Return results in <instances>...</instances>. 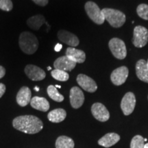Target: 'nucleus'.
<instances>
[{"instance_id":"f257e3e1","label":"nucleus","mask_w":148,"mask_h":148,"mask_svg":"<svg viewBox=\"0 0 148 148\" xmlns=\"http://www.w3.org/2000/svg\"><path fill=\"white\" fill-rule=\"evenodd\" d=\"M14 128L26 134H36L43 127V123L39 118L34 115H23L14 118L12 121Z\"/></svg>"},{"instance_id":"f03ea898","label":"nucleus","mask_w":148,"mask_h":148,"mask_svg":"<svg viewBox=\"0 0 148 148\" xmlns=\"http://www.w3.org/2000/svg\"><path fill=\"white\" fill-rule=\"evenodd\" d=\"M20 49L26 54L34 53L38 48V38L34 34L29 32H22L18 39Z\"/></svg>"},{"instance_id":"7ed1b4c3","label":"nucleus","mask_w":148,"mask_h":148,"mask_svg":"<svg viewBox=\"0 0 148 148\" xmlns=\"http://www.w3.org/2000/svg\"><path fill=\"white\" fill-rule=\"evenodd\" d=\"M105 20L113 27H120L125 23L126 17L125 14L120 10L112 8H103L101 10Z\"/></svg>"},{"instance_id":"20e7f679","label":"nucleus","mask_w":148,"mask_h":148,"mask_svg":"<svg viewBox=\"0 0 148 148\" xmlns=\"http://www.w3.org/2000/svg\"><path fill=\"white\" fill-rule=\"evenodd\" d=\"M84 8L88 17L94 23L98 24V25H101V24L103 23L105 21L104 16L102 13V11L95 2L87 1L85 3Z\"/></svg>"},{"instance_id":"39448f33","label":"nucleus","mask_w":148,"mask_h":148,"mask_svg":"<svg viewBox=\"0 0 148 148\" xmlns=\"http://www.w3.org/2000/svg\"><path fill=\"white\" fill-rule=\"evenodd\" d=\"M111 52L116 58L123 60L127 56V49L124 42L118 38H112L108 43Z\"/></svg>"},{"instance_id":"423d86ee","label":"nucleus","mask_w":148,"mask_h":148,"mask_svg":"<svg viewBox=\"0 0 148 148\" xmlns=\"http://www.w3.org/2000/svg\"><path fill=\"white\" fill-rule=\"evenodd\" d=\"M148 42V30L146 27L138 25L134 29L132 43L136 47L141 48L147 45Z\"/></svg>"},{"instance_id":"0eeeda50","label":"nucleus","mask_w":148,"mask_h":148,"mask_svg":"<svg viewBox=\"0 0 148 148\" xmlns=\"http://www.w3.org/2000/svg\"><path fill=\"white\" fill-rule=\"evenodd\" d=\"M136 105V97L132 92H127L121 102V108L125 115H130L134 111Z\"/></svg>"},{"instance_id":"6e6552de","label":"nucleus","mask_w":148,"mask_h":148,"mask_svg":"<svg viewBox=\"0 0 148 148\" xmlns=\"http://www.w3.org/2000/svg\"><path fill=\"white\" fill-rule=\"evenodd\" d=\"M128 73V69L126 66H120L112 72L110 75L111 81L116 86H120L126 81Z\"/></svg>"},{"instance_id":"1a4fd4ad","label":"nucleus","mask_w":148,"mask_h":148,"mask_svg":"<svg viewBox=\"0 0 148 148\" xmlns=\"http://www.w3.org/2000/svg\"><path fill=\"white\" fill-rule=\"evenodd\" d=\"M70 103L73 108L77 109L82 106L84 101V95L82 90L77 86H73L70 90Z\"/></svg>"},{"instance_id":"9d476101","label":"nucleus","mask_w":148,"mask_h":148,"mask_svg":"<svg viewBox=\"0 0 148 148\" xmlns=\"http://www.w3.org/2000/svg\"><path fill=\"white\" fill-rule=\"evenodd\" d=\"M25 73L32 81H40L45 78L46 73L43 69L34 64H27L25 67Z\"/></svg>"},{"instance_id":"9b49d317","label":"nucleus","mask_w":148,"mask_h":148,"mask_svg":"<svg viewBox=\"0 0 148 148\" xmlns=\"http://www.w3.org/2000/svg\"><path fill=\"white\" fill-rule=\"evenodd\" d=\"M91 112L94 117L98 121L104 122L110 118V113L106 106L101 103H95L91 107Z\"/></svg>"},{"instance_id":"f8f14e48","label":"nucleus","mask_w":148,"mask_h":148,"mask_svg":"<svg viewBox=\"0 0 148 148\" xmlns=\"http://www.w3.org/2000/svg\"><path fill=\"white\" fill-rule=\"evenodd\" d=\"M77 82L83 89L89 92H94L97 89V85L91 77L84 74H79L77 77Z\"/></svg>"},{"instance_id":"ddd939ff","label":"nucleus","mask_w":148,"mask_h":148,"mask_svg":"<svg viewBox=\"0 0 148 148\" xmlns=\"http://www.w3.org/2000/svg\"><path fill=\"white\" fill-rule=\"evenodd\" d=\"M76 64L66 56H64L57 58L54 61L53 66L55 69L62 70L64 71H71L75 67Z\"/></svg>"},{"instance_id":"4468645a","label":"nucleus","mask_w":148,"mask_h":148,"mask_svg":"<svg viewBox=\"0 0 148 148\" xmlns=\"http://www.w3.org/2000/svg\"><path fill=\"white\" fill-rule=\"evenodd\" d=\"M58 38L61 42L73 47H77L79 42L78 38L76 36V35L66 30L58 31Z\"/></svg>"},{"instance_id":"2eb2a0df","label":"nucleus","mask_w":148,"mask_h":148,"mask_svg":"<svg viewBox=\"0 0 148 148\" xmlns=\"http://www.w3.org/2000/svg\"><path fill=\"white\" fill-rule=\"evenodd\" d=\"M16 102L20 106L25 107L32 99V92L31 90L27 86H23L18 90L16 95Z\"/></svg>"},{"instance_id":"dca6fc26","label":"nucleus","mask_w":148,"mask_h":148,"mask_svg":"<svg viewBox=\"0 0 148 148\" xmlns=\"http://www.w3.org/2000/svg\"><path fill=\"white\" fill-rule=\"evenodd\" d=\"M65 56L75 63H82L86 60V54L84 51L74 47H68L66 50Z\"/></svg>"},{"instance_id":"f3484780","label":"nucleus","mask_w":148,"mask_h":148,"mask_svg":"<svg viewBox=\"0 0 148 148\" xmlns=\"http://www.w3.org/2000/svg\"><path fill=\"white\" fill-rule=\"evenodd\" d=\"M136 73L138 79L143 82L148 83V67L147 62L140 59L136 64Z\"/></svg>"},{"instance_id":"a211bd4d","label":"nucleus","mask_w":148,"mask_h":148,"mask_svg":"<svg viewBox=\"0 0 148 148\" xmlns=\"http://www.w3.org/2000/svg\"><path fill=\"white\" fill-rule=\"evenodd\" d=\"M30 105L33 108L42 112H47L49 109V103L45 97L35 96L31 99Z\"/></svg>"},{"instance_id":"6ab92c4d","label":"nucleus","mask_w":148,"mask_h":148,"mask_svg":"<svg viewBox=\"0 0 148 148\" xmlns=\"http://www.w3.org/2000/svg\"><path fill=\"white\" fill-rule=\"evenodd\" d=\"M119 140L120 136L119 134L116 133H108L98 140V144L103 147L108 148L114 145Z\"/></svg>"},{"instance_id":"aec40b11","label":"nucleus","mask_w":148,"mask_h":148,"mask_svg":"<svg viewBox=\"0 0 148 148\" xmlns=\"http://www.w3.org/2000/svg\"><path fill=\"white\" fill-rule=\"evenodd\" d=\"M66 116V111L62 108H57L50 111L47 114L49 121L53 123H60L65 119Z\"/></svg>"},{"instance_id":"412c9836","label":"nucleus","mask_w":148,"mask_h":148,"mask_svg":"<svg viewBox=\"0 0 148 148\" xmlns=\"http://www.w3.org/2000/svg\"><path fill=\"white\" fill-rule=\"evenodd\" d=\"M45 22V17L41 14H37L27 20V25L33 30H38Z\"/></svg>"},{"instance_id":"4be33fe9","label":"nucleus","mask_w":148,"mask_h":148,"mask_svg":"<svg viewBox=\"0 0 148 148\" xmlns=\"http://www.w3.org/2000/svg\"><path fill=\"white\" fill-rule=\"evenodd\" d=\"M74 142L72 138L66 136H60L56 141V148H73Z\"/></svg>"},{"instance_id":"5701e85b","label":"nucleus","mask_w":148,"mask_h":148,"mask_svg":"<svg viewBox=\"0 0 148 148\" xmlns=\"http://www.w3.org/2000/svg\"><path fill=\"white\" fill-rule=\"evenodd\" d=\"M47 91L49 97L53 100L57 101V102H61L64 100V96L61 95L53 85H49L47 87Z\"/></svg>"},{"instance_id":"b1692460","label":"nucleus","mask_w":148,"mask_h":148,"mask_svg":"<svg viewBox=\"0 0 148 148\" xmlns=\"http://www.w3.org/2000/svg\"><path fill=\"white\" fill-rule=\"evenodd\" d=\"M51 75L55 79L61 81V82H66L69 78V75L68 74L67 72L62 71V70H53L51 72Z\"/></svg>"},{"instance_id":"393cba45","label":"nucleus","mask_w":148,"mask_h":148,"mask_svg":"<svg viewBox=\"0 0 148 148\" xmlns=\"http://www.w3.org/2000/svg\"><path fill=\"white\" fill-rule=\"evenodd\" d=\"M144 138L140 135H136L131 140L130 148H143Z\"/></svg>"},{"instance_id":"a878e982","label":"nucleus","mask_w":148,"mask_h":148,"mask_svg":"<svg viewBox=\"0 0 148 148\" xmlns=\"http://www.w3.org/2000/svg\"><path fill=\"white\" fill-rule=\"evenodd\" d=\"M137 14L143 19L148 20V5L141 3L136 8Z\"/></svg>"},{"instance_id":"bb28decb","label":"nucleus","mask_w":148,"mask_h":148,"mask_svg":"<svg viewBox=\"0 0 148 148\" xmlns=\"http://www.w3.org/2000/svg\"><path fill=\"white\" fill-rule=\"evenodd\" d=\"M13 4L11 0H0V9L4 11L12 10Z\"/></svg>"},{"instance_id":"cd10ccee","label":"nucleus","mask_w":148,"mask_h":148,"mask_svg":"<svg viewBox=\"0 0 148 148\" xmlns=\"http://www.w3.org/2000/svg\"><path fill=\"white\" fill-rule=\"evenodd\" d=\"M36 4L40 5V6H45L48 3V0H32Z\"/></svg>"},{"instance_id":"c85d7f7f","label":"nucleus","mask_w":148,"mask_h":148,"mask_svg":"<svg viewBox=\"0 0 148 148\" xmlns=\"http://www.w3.org/2000/svg\"><path fill=\"white\" fill-rule=\"evenodd\" d=\"M5 92V86L3 83H0V98L3 95Z\"/></svg>"},{"instance_id":"c756f323","label":"nucleus","mask_w":148,"mask_h":148,"mask_svg":"<svg viewBox=\"0 0 148 148\" xmlns=\"http://www.w3.org/2000/svg\"><path fill=\"white\" fill-rule=\"evenodd\" d=\"M5 74V69L3 66L0 65V79L2 78L3 77H4Z\"/></svg>"},{"instance_id":"7c9ffc66","label":"nucleus","mask_w":148,"mask_h":148,"mask_svg":"<svg viewBox=\"0 0 148 148\" xmlns=\"http://www.w3.org/2000/svg\"><path fill=\"white\" fill-rule=\"evenodd\" d=\"M62 45L60 43H58L55 46L54 49L56 51H57V52H58V51H60L61 49H62Z\"/></svg>"},{"instance_id":"2f4dec72","label":"nucleus","mask_w":148,"mask_h":148,"mask_svg":"<svg viewBox=\"0 0 148 148\" xmlns=\"http://www.w3.org/2000/svg\"><path fill=\"white\" fill-rule=\"evenodd\" d=\"M34 90H36V91H39V88H38V86H36V87H34Z\"/></svg>"},{"instance_id":"473e14b6","label":"nucleus","mask_w":148,"mask_h":148,"mask_svg":"<svg viewBox=\"0 0 148 148\" xmlns=\"http://www.w3.org/2000/svg\"><path fill=\"white\" fill-rule=\"evenodd\" d=\"M55 87H56V88H61V86H60V85H58V84H56V85H55Z\"/></svg>"},{"instance_id":"72a5a7b5","label":"nucleus","mask_w":148,"mask_h":148,"mask_svg":"<svg viewBox=\"0 0 148 148\" xmlns=\"http://www.w3.org/2000/svg\"><path fill=\"white\" fill-rule=\"evenodd\" d=\"M143 148H148V143L144 145V147Z\"/></svg>"},{"instance_id":"f704fd0d","label":"nucleus","mask_w":148,"mask_h":148,"mask_svg":"<svg viewBox=\"0 0 148 148\" xmlns=\"http://www.w3.org/2000/svg\"><path fill=\"white\" fill-rule=\"evenodd\" d=\"M51 66H47V70H48V71H49V70H51Z\"/></svg>"},{"instance_id":"c9c22d12","label":"nucleus","mask_w":148,"mask_h":148,"mask_svg":"<svg viewBox=\"0 0 148 148\" xmlns=\"http://www.w3.org/2000/svg\"><path fill=\"white\" fill-rule=\"evenodd\" d=\"M144 141H147V138H144Z\"/></svg>"},{"instance_id":"e433bc0d","label":"nucleus","mask_w":148,"mask_h":148,"mask_svg":"<svg viewBox=\"0 0 148 148\" xmlns=\"http://www.w3.org/2000/svg\"><path fill=\"white\" fill-rule=\"evenodd\" d=\"M147 67H148V60H147Z\"/></svg>"}]
</instances>
